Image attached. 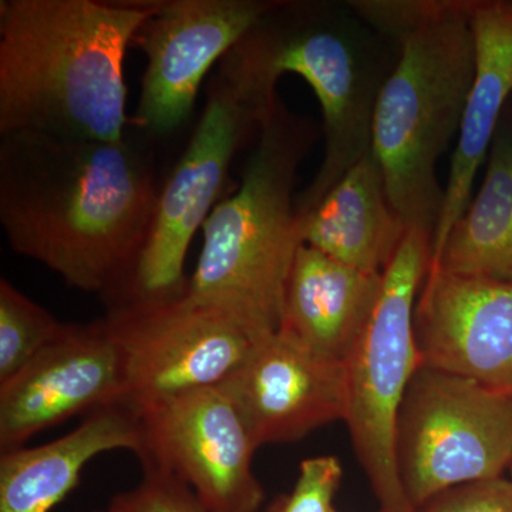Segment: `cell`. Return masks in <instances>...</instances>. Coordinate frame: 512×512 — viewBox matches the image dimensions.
Returning a JSON list of instances; mask_svg holds the SVG:
<instances>
[{
    "label": "cell",
    "instance_id": "d6986e66",
    "mask_svg": "<svg viewBox=\"0 0 512 512\" xmlns=\"http://www.w3.org/2000/svg\"><path fill=\"white\" fill-rule=\"evenodd\" d=\"M512 282V114L505 110L476 197L430 269Z\"/></svg>",
    "mask_w": 512,
    "mask_h": 512
},
{
    "label": "cell",
    "instance_id": "277c9868",
    "mask_svg": "<svg viewBox=\"0 0 512 512\" xmlns=\"http://www.w3.org/2000/svg\"><path fill=\"white\" fill-rule=\"evenodd\" d=\"M397 53L396 43L350 0H274L218 63L262 107L279 100L276 84L286 73L302 77L318 97L323 157L311 184L296 195L298 217L372 153L376 103Z\"/></svg>",
    "mask_w": 512,
    "mask_h": 512
},
{
    "label": "cell",
    "instance_id": "8992f818",
    "mask_svg": "<svg viewBox=\"0 0 512 512\" xmlns=\"http://www.w3.org/2000/svg\"><path fill=\"white\" fill-rule=\"evenodd\" d=\"M431 256L433 234L407 229L383 272L365 328L345 360L348 407L343 421L380 512H416L397 470L396 431L404 396L423 366L414 336V308Z\"/></svg>",
    "mask_w": 512,
    "mask_h": 512
},
{
    "label": "cell",
    "instance_id": "d4e9b609",
    "mask_svg": "<svg viewBox=\"0 0 512 512\" xmlns=\"http://www.w3.org/2000/svg\"><path fill=\"white\" fill-rule=\"evenodd\" d=\"M332 512H339L338 510H336V508H333V511ZM377 512H380V511H377Z\"/></svg>",
    "mask_w": 512,
    "mask_h": 512
},
{
    "label": "cell",
    "instance_id": "7c38bea8",
    "mask_svg": "<svg viewBox=\"0 0 512 512\" xmlns=\"http://www.w3.org/2000/svg\"><path fill=\"white\" fill-rule=\"evenodd\" d=\"M128 404L123 353L103 318L64 323L62 333L22 370L0 384V450L74 416Z\"/></svg>",
    "mask_w": 512,
    "mask_h": 512
},
{
    "label": "cell",
    "instance_id": "3957f363",
    "mask_svg": "<svg viewBox=\"0 0 512 512\" xmlns=\"http://www.w3.org/2000/svg\"><path fill=\"white\" fill-rule=\"evenodd\" d=\"M399 49L377 99L372 153L407 228L433 234L444 188L437 163L458 136L476 72V0H350Z\"/></svg>",
    "mask_w": 512,
    "mask_h": 512
},
{
    "label": "cell",
    "instance_id": "ba28073f",
    "mask_svg": "<svg viewBox=\"0 0 512 512\" xmlns=\"http://www.w3.org/2000/svg\"><path fill=\"white\" fill-rule=\"evenodd\" d=\"M274 107L259 106L217 69L190 143L161 187L136 266L109 308L187 292L185 258L192 238L217 207L239 148Z\"/></svg>",
    "mask_w": 512,
    "mask_h": 512
},
{
    "label": "cell",
    "instance_id": "603a6c76",
    "mask_svg": "<svg viewBox=\"0 0 512 512\" xmlns=\"http://www.w3.org/2000/svg\"><path fill=\"white\" fill-rule=\"evenodd\" d=\"M416 512H512V481L500 477L458 485L431 498Z\"/></svg>",
    "mask_w": 512,
    "mask_h": 512
},
{
    "label": "cell",
    "instance_id": "2e32d148",
    "mask_svg": "<svg viewBox=\"0 0 512 512\" xmlns=\"http://www.w3.org/2000/svg\"><path fill=\"white\" fill-rule=\"evenodd\" d=\"M140 420L130 404L89 414L77 429L0 456V512H50L79 485L84 467L114 450L141 453Z\"/></svg>",
    "mask_w": 512,
    "mask_h": 512
},
{
    "label": "cell",
    "instance_id": "7402d4cb",
    "mask_svg": "<svg viewBox=\"0 0 512 512\" xmlns=\"http://www.w3.org/2000/svg\"><path fill=\"white\" fill-rule=\"evenodd\" d=\"M342 477L338 457L306 458L291 493L278 495L262 512H332Z\"/></svg>",
    "mask_w": 512,
    "mask_h": 512
},
{
    "label": "cell",
    "instance_id": "4fadbf2b",
    "mask_svg": "<svg viewBox=\"0 0 512 512\" xmlns=\"http://www.w3.org/2000/svg\"><path fill=\"white\" fill-rule=\"evenodd\" d=\"M414 336L423 366L512 394V282L431 269Z\"/></svg>",
    "mask_w": 512,
    "mask_h": 512
},
{
    "label": "cell",
    "instance_id": "9c48e42d",
    "mask_svg": "<svg viewBox=\"0 0 512 512\" xmlns=\"http://www.w3.org/2000/svg\"><path fill=\"white\" fill-rule=\"evenodd\" d=\"M103 320L123 353L131 407L220 387L262 342L224 309L187 293L113 306Z\"/></svg>",
    "mask_w": 512,
    "mask_h": 512
},
{
    "label": "cell",
    "instance_id": "44dd1931",
    "mask_svg": "<svg viewBox=\"0 0 512 512\" xmlns=\"http://www.w3.org/2000/svg\"><path fill=\"white\" fill-rule=\"evenodd\" d=\"M109 512H208L194 491L173 474L156 466H143L136 487L111 498Z\"/></svg>",
    "mask_w": 512,
    "mask_h": 512
},
{
    "label": "cell",
    "instance_id": "30bf717a",
    "mask_svg": "<svg viewBox=\"0 0 512 512\" xmlns=\"http://www.w3.org/2000/svg\"><path fill=\"white\" fill-rule=\"evenodd\" d=\"M141 466L183 481L208 512H258L265 491L252 470L258 447L222 387L194 390L134 407Z\"/></svg>",
    "mask_w": 512,
    "mask_h": 512
},
{
    "label": "cell",
    "instance_id": "484cf974",
    "mask_svg": "<svg viewBox=\"0 0 512 512\" xmlns=\"http://www.w3.org/2000/svg\"><path fill=\"white\" fill-rule=\"evenodd\" d=\"M97 512H109V510H106V511H97Z\"/></svg>",
    "mask_w": 512,
    "mask_h": 512
},
{
    "label": "cell",
    "instance_id": "8fae6325",
    "mask_svg": "<svg viewBox=\"0 0 512 512\" xmlns=\"http://www.w3.org/2000/svg\"><path fill=\"white\" fill-rule=\"evenodd\" d=\"M274 0H156L133 43L146 55L134 123L157 137L190 120L205 76Z\"/></svg>",
    "mask_w": 512,
    "mask_h": 512
},
{
    "label": "cell",
    "instance_id": "e0dca14e",
    "mask_svg": "<svg viewBox=\"0 0 512 512\" xmlns=\"http://www.w3.org/2000/svg\"><path fill=\"white\" fill-rule=\"evenodd\" d=\"M370 274L301 245L286 285L282 332L313 352L345 363L382 288Z\"/></svg>",
    "mask_w": 512,
    "mask_h": 512
},
{
    "label": "cell",
    "instance_id": "52a82bcc",
    "mask_svg": "<svg viewBox=\"0 0 512 512\" xmlns=\"http://www.w3.org/2000/svg\"><path fill=\"white\" fill-rule=\"evenodd\" d=\"M396 461L414 510L458 485L504 477L512 394L421 366L400 407Z\"/></svg>",
    "mask_w": 512,
    "mask_h": 512
},
{
    "label": "cell",
    "instance_id": "6da1fadb",
    "mask_svg": "<svg viewBox=\"0 0 512 512\" xmlns=\"http://www.w3.org/2000/svg\"><path fill=\"white\" fill-rule=\"evenodd\" d=\"M161 187L153 156L126 138L0 136V225L10 247L109 305L136 266Z\"/></svg>",
    "mask_w": 512,
    "mask_h": 512
},
{
    "label": "cell",
    "instance_id": "ffe728a7",
    "mask_svg": "<svg viewBox=\"0 0 512 512\" xmlns=\"http://www.w3.org/2000/svg\"><path fill=\"white\" fill-rule=\"evenodd\" d=\"M64 323L8 279L0 281V384L18 375L62 333Z\"/></svg>",
    "mask_w": 512,
    "mask_h": 512
},
{
    "label": "cell",
    "instance_id": "5bb4252c",
    "mask_svg": "<svg viewBox=\"0 0 512 512\" xmlns=\"http://www.w3.org/2000/svg\"><path fill=\"white\" fill-rule=\"evenodd\" d=\"M237 406L256 447L293 443L345 420V363L313 352L278 330L262 340L221 384Z\"/></svg>",
    "mask_w": 512,
    "mask_h": 512
},
{
    "label": "cell",
    "instance_id": "9a60e30c",
    "mask_svg": "<svg viewBox=\"0 0 512 512\" xmlns=\"http://www.w3.org/2000/svg\"><path fill=\"white\" fill-rule=\"evenodd\" d=\"M471 28L476 72L444 187L431 262L439 256L451 228L470 205L474 181L488 158L512 94V0H476Z\"/></svg>",
    "mask_w": 512,
    "mask_h": 512
},
{
    "label": "cell",
    "instance_id": "ac0fdd59",
    "mask_svg": "<svg viewBox=\"0 0 512 512\" xmlns=\"http://www.w3.org/2000/svg\"><path fill=\"white\" fill-rule=\"evenodd\" d=\"M373 153L298 217L303 245L370 274H383L407 234Z\"/></svg>",
    "mask_w": 512,
    "mask_h": 512
},
{
    "label": "cell",
    "instance_id": "cb8c5ba5",
    "mask_svg": "<svg viewBox=\"0 0 512 512\" xmlns=\"http://www.w3.org/2000/svg\"><path fill=\"white\" fill-rule=\"evenodd\" d=\"M510 480L512 481V464H511V467H510Z\"/></svg>",
    "mask_w": 512,
    "mask_h": 512
},
{
    "label": "cell",
    "instance_id": "5b68a950",
    "mask_svg": "<svg viewBox=\"0 0 512 512\" xmlns=\"http://www.w3.org/2000/svg\"><path fill=\"white\" fill-rule=\"evenodd\" d=\"M256 134L237 190L202 225L201 254L185 293L224 309L265 340L281 328L286 285L302 245L296 175L318 131L279 99Z\"/></svg>",
    "mask_w": 512,
    "mask_h": 512
},
{
    "label": "cell",
    "instance_id": "7a4b0ae2",
    "mask_svg": "<svg viewBox=\"0 0 512 512\" xmlns=\"http://www.w3.org/2000/svg\"><path fill=\"white\" fill-rule=\"evenodd\" d=\"M156 0H2L0 136L123 141L124 57Z\"/></svg>",
    "mask_w": 512,
    "mask_h": 512
}]
</instances>
